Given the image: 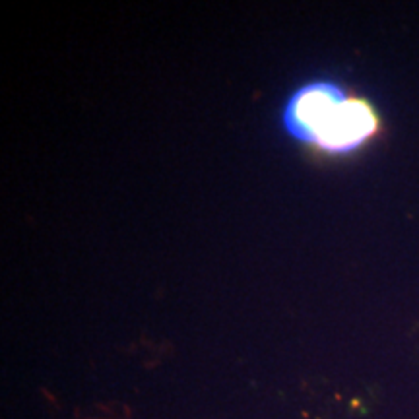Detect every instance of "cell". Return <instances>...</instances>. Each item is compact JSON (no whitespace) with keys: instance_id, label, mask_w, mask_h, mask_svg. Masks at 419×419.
Masks as SVG:
<instances>
[{"instance_id":"6da1fadb","label":"cell","mask_w":419,"mask_h":419,"mask_svg":"<svg viewBox=\"0 0 419 419\" xmlns=\"http://www.w3.org/2000/svg\"><path fill=\"white\" fill-rule=\"evenodd\" d=\"M293 114L316 146L336 153L363 146L378 130V117L369 101L345 97L334 85L307 89Z\"/></svg>"}]
</instances>
